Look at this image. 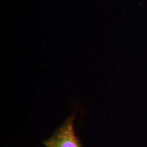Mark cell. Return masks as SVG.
<instances>
[{"mask_svg": "<svg viewBox=\"0 0 147 147\" xmlns=\"http://www.w3.org/2000/svg\"><path fill=\"white\" fill-rule=\"evenodd\" d=\"M74 117L71 116L55 132L50 138L44 142L46 147H82L74 129L73 121Z\"/></svg>", "mask_w": 147, "mask_h": 147, "instance_id": "1", "label": "cell"}]
</instances>
